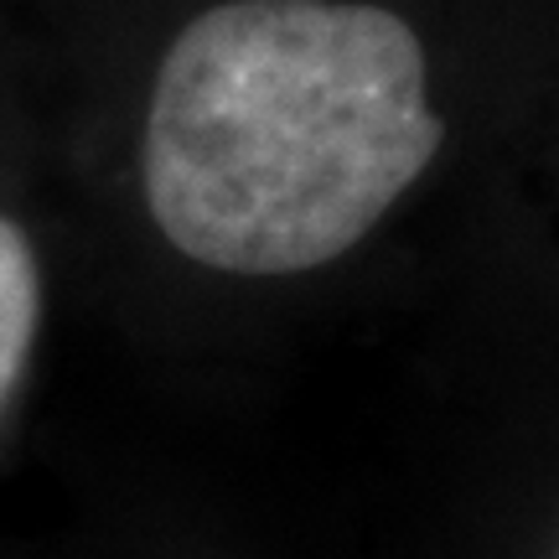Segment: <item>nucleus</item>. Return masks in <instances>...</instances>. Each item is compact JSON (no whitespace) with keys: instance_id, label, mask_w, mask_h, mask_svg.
<instances>
[{"instance_id":"nucleus-1","label":"nucleus","mask_w":559,"mask_h":559,"mask_svg":"<svg viewBox=\"0 0 559 559\" xmlns=\"http://www.w3.org/2000/svg\"><path fill=\"white\" fill-rule=\"evenodd\" d=\"M440 151L394 11L228 0L181 26L145 115V202L187 260L300 275L347 254Z\"/></svg>"},{"instance_id":"nucleus-2","label":"nucleus","mask_w":559,"mask_h":559,"mask_svg":"<svg viewBox=\"0 0 559 559\" xmlns=\"http://www.w3.org/2000/svg\"><path fill=\"white\" fill-rule=\"evenodd\" d=\"M37 254L11 218H0V409L16 389L37 337Z\"/></svg>"}]
</instances>
